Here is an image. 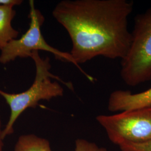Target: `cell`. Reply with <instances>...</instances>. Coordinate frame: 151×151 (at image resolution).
Listing matches in <instances>:
<instances>
[{
	"label": "cell",
	"mask_w": 151,
	"mask_h": 151,
	"mask_svg": "<svg viewBox=\"0 0 151 151\" xmlns=\"http://www.w3.org/2000/svg\"><path fill=\"white\" fill-rule=\"evenodd\" d=\"M14 151H52L48 140L34 134L20 136Z\"/></svg>",
	"instance_id": "cell-8"
},
{
	"label": "cell",
	"mask_w": 151,
	"mask_h": 151,
	"mask_svg": "<svg viewBox=\"0 0 151 151\" xmlns=\"http://www.w3.org/2000/svg\"><path fill=\"white\" fill-rule=\"evenodd\" d=\"M30 57L33 60L36 68L35 80L31 87L27 91L19 93H10L0 89V95L5 99L10 109L9 119L2 131L4 139L14 133V124L27 109L35 108L41 100L49 101L54 97L63 95V88L58 81L70 90H74L72 83L65 82L50 72L51 65L49 58L43 59L38 51L32 52Z\"/></svg>",
	"instance_id": "cell-2"
},
{
	"label": "cell",
	"mask_w": 151,
	"mask_h": 151,
	"mask_svg": "<svg viewBox=\"0 0 151 151\" xmlns=\"http://www.w3.org/2000/svg\"><path fill=\"white\" fill-rule=\"evenodd\" d=\"M122 151H151V139L142 143H129L119 147Z\"/></svg>",
	"instance_id": "cell-10"
},
{
	"label": "cell",
	"mask_w": 151,
	"mask_h": 151,
	"mask_svg": "<svg viewBox=\"0 0 151 151\" xmlns=\"http://www.w3.org/2000/svg\"><path fill=\"white\" fill-rule=\"evenodd\" d=\"M132 40L121 61L120 76L124 83L136 86L151 80V8L135 17Z\"/></svg>",
	"instance_id": "cell-3"
},
{
	"label": "cell",
	"mask_w": 151,
	"mask_h": 151,
	"mask_svg": "<svg viewBox=\"0 0 151 151\" xmlns=\"http://www.w3.org/2000/svg\"><path fill=\"white\" fill-rule=\"evenodd\" d=\"M133 2L128 0H65L52 12L68 33L77 65L99 56L122 60L132 40L128 27Z\"/></svg>",
	"instance_id": "cell-1"
},
{
	"label": "cell",
	"mask_w": 151,
	"mask_h": 151,
	"mask_svg": "<svg viewBox=\"0 0 151 151\" xmlns=\"http://www.w3.org/2000/svg\"><path fill=\"white\" fill-rule=\"evenodd\" d=\"M108 110L111 112L124 111L151 107V87L144 91L134 93L127 90H116L109 98Z\"/></svg>",
	"instance_id": "cell-6"
},
{
	"label": "cell",
	"mask_w": 151,
	"mask_h": 151,
	"mask_svg": "<svg viewBox=\"0 0 151 151\" xmlns=\"http://www.w3.org/2000/svg\"><path fill=\"white\" fill-rule=\"evenodd\" d=\"M22 0H0V5L14 7V6L20 5L22 3Z\"/></svg>",
	"instance_id": "cell-11"
},
{
	"label": "cell",
	"mask_w": 151,
	"mask_h": 151,
	"mask_svg": "<svg viewBox=\"0 0 151 151\" xmlns=\"http://www.w3.org/2000/svg\"><path fill=\"white\" fill-rule=\"evenodd\" d=\"M2 131L3 129H2L1 119L0 117V151H3V148H4V142H3L4 138L2 137Z\"/></svg>",
	"instance_id": "cell-12"
},
{
	"label": "cell",
	"mask_w": 151,
	"mask_h": 151,
	"mask_svg": "<svg viewBox=\"0 0 151 151\" xmlns=\"http://www.w3.org/2000/svg\"><path fill=\"white\" fill-rule=\"evenodd\" d=\"M29 29L21 38L12 40L1 50L0 63L5 65L17 58L30 57L34 51L44 50L52 53L57 60L73 63L89 81L93 82L95 78L87 74L80 65L76 63L70 53L63 52L54 48L45 41L41 32V27L44 22L43 15L40 11L35 9L34 1H29Z\"/></svg>",
	"instance_id": "cell-4"
},
{
	"label": "cell",
	"mask_w": 151,
	"mask_h": 151,
	"mask_svg": "<svg viewBox=\"0 0 151 151\" xmlns=\"http://www.w3.org/2000/svg\"><path fill=\"white\" fill-rule=\"evenodd\" d=\"M96 120L105 130L110 140L119 147L151 139V107L100 115Z\"/></svg>",
	"instance_id": "cell-5"
},
{
	"label": "cell",
	"mask_w": 151,
	"mask_h": 151,
	"mask_svg": "<svg viewBox=\"0 0 151 151\" xmlns=\"http://www.w3.org/2000/svg\"><path fill=\"white\" fill-rule=\"evenodd\" d=\"M75 151H108L104 147H100L95 143L78 139L76 141Z\"/></svg>",
	"instance_id": "cell-9"
},
{
	"label": "cell",
	"mask_w": 151,
	"mask_h": 151,
	"mask_svg": "<svg viewBox=\"0 0 151 151\" xmlns=\"http://www.w3.org/2000/svg\"><path fill=\"white\" fill-rule=\"evenodd\" d=\"M15 15L13 7L0 5V50L19 35V32L12 27L11 23Z\"/></svg>",
	"instance_id": "cell-7"
}]
</instances>
